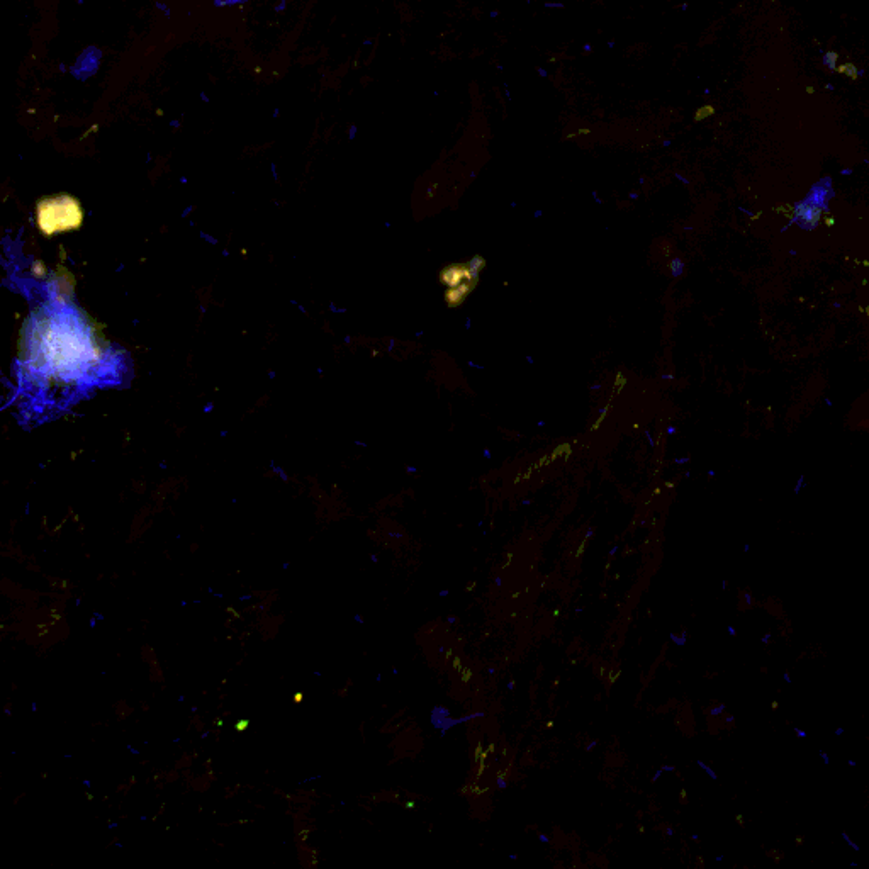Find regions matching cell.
<instances>
[{"label":"cell","instance_id":"obj_1","mask_svg":"<svg viewBox=\"0 0 869 869\" xmlns=\"http://www.w3.org/2000/svg\"><path fill=\"white\" fill-rule=\"evenodd\" d=\"M38 226L45 235H56L82 226L83 213L78 201L72 196L46 197L36 207Z\"/></svg>","mask_w":869,"mask_h":869},{"label":"cell","instance_id":"obj_2","mask_svg":"<svg viewBox=\"0 0 869 869\" xmlns=\"http://www.w3.org/2000/svg\"><path fill=\"white\" fill-rule=\"evenodd\" d=\"M447 272L452 273V277H450V275H442V279H443V282H447V284H450V285L458 284L462 277H464L465 273H467V270H465L464 267H450V268H447Z\"/></svg>","mask_w":869,"mask_h":869},{"label":"cell","instance_id":"obj_3","mask_svg":"<svg viewBox=\"0 0 869 869\" xmlns=\"http://www.w3.org/2000/svg\"><path fill=\"white\" fill-rule=\"evenodd\" d=\"M836 72L841 73V75H847V78H849V80H855V78H858V68H855L854 63L839 65Z\"/></svg>","mask_w":869,"mask_h":869},{"label":"cell","instance_id":"obj_4","mask_svg":"<svg viewBox=\"0 0 869 869\" xmlns=\"http://www.w3.org/2000/svg\"><path fill=\"white\" fill-rule=\"evenodd\" d=\"M837 60H839V55H837L836 51L823 53V65L831 70V72H836L837 70Z\"/></svg>","mask_w":869,"mask_h":869},{"label":"cell","instance_id":"obj_5","mask_svg":"<svg viewBox=\"0 0 869 869\" xmlns=\"http://www.w3.org/2000/svg\"><path fill=\"white\" fill-rule=\"evenodd\" d=\"M712 114H713V107H710V105H707V107H703V111H700L698 114H696V119H701V117H705V116H712Z\"/></svg>","mask_w":869,"mask_h":869},{"label":"cell","instance_id":"obj_6","mask_svg":"<svg viewBox=\"0 0 869 869\" xmlns=\"http://www.w3.org/2000/svg\"><path fill=\"white\" fill-rule=\"evenodd\" d=\"M850 174H853V170H850V169H846V170H841V175H850Z\"/></svg>","mask_w":869,"mask_h":869},{"label":"cell","instance_id":"obj_7","mask_svg":"<svg viewBox=\"0 0 869 869\" xmlns=\"http://www.w3.org/2000/svg\"><path fill=\"white\" fill-rule=\"evenodd\" d=\"M864 75H866V70H858V77H864Z\"/></svg>","mask_w":869,"mask_h":869},{"label":"cell","instance_id":"obj_8","mask_svg":"<svg viewBox=\"0 0 869 869\" xmlns=\"http://www.w3.org/2000/svg\"><path fill=\"white\" fill-rule=\"evenodd\" d=\"M825 89H827V90H833V89H836V87H833L832 83H827V85H825Z\"/></svg>","mask_w":869,"mask_h":869},{"label":"cell","instance_id":"obj_9","mask_svg":"<svg viewBox=\"0 0 869 869\" xmlns=\"http://www.w3.org/2000/svg\"><path fill=\"white\" fill-rule=\"evenodd\" d=\"M864 163H868V165H869V158H866V160H864Z\"/></svg>","mask_w":869,"mask_h":869}]
</instances>
